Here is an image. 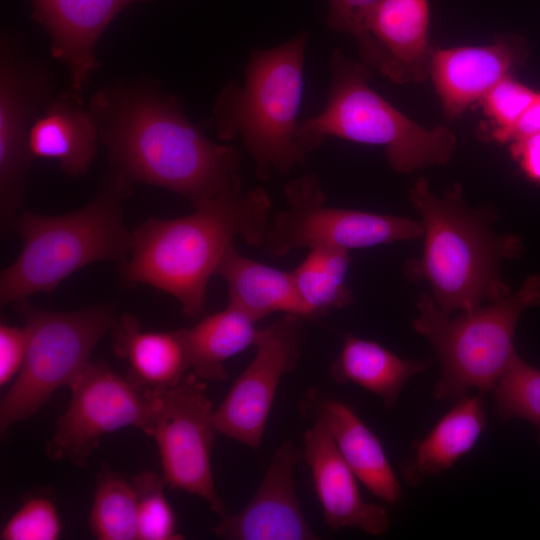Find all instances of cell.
Instances as JSON below:
<instances>
[{
    "label": "cell",
    "mask_w": 540,
    "mask_h": 540,
    "mask_svg": "<svg viewBox=\"0 0 540 540\" xmlns=\"http://www.w3.org/2000/svg\"><path fill=\"white\" fill-rule=\"evenodd\" d=\"M99 131L79 93L52 97L31 126L28 148L32 159L56 160L71 177L84 174L96 152Z\"/></svg>",
    "instance_id": "ffe728a7"
},
{
    "label": "cell",
    "mask_w": 540,
    "mask_h": 540,
    "mask_svg": "<svg viewBox=\"0 0 540 540\" xmlns=\"http://www.w3.org/2000/svg\"><path fill=\"white\" fill-rule=\"evenodd\" d=\"M244 311L227 305L190 328H180L190 371L202 380H224V363L250 345L259 329Z\"/></svg>",
    "instance_id": "d4e9b609"
},
{
    "label": "cell",
    "mask_w": 540,
    "mask_h": 540,
    "mask_svg": "<svg viewBox=\"0 0 540 540\" xmlns=\"http://www.w3.org/2000/svg\"><path fill=\"white\" fill-rule=\"evenodd\" d=\"M306 32L265 50H253L242 84L219 93L214 118L222 140L240 137L260 180L273 170L286 173L303 164L307 153L295 137L303 90Z\"/></svg>",
    "instance_id": "5b68a950"
},
{
    "label": "cell",
    "mask_w": 540,
    "mask_h": 540,
    "mask_svg": "<svg viewBox=\"0 0 540 540\" xmlns=\"http://www.w3.org/2000/svg\"><path fill=\"white\" fill-rule=\"evenodd\" d=\"M538 305V275L527 277L517 291L456 317L423 293L416 303L413 328L430 342L440 363L434 399L458 400L471 389L491 392L518 355L514 335L521 314Z\"/></svg>",
    "instance_id": "52a82bcc"
},
{
    "label": "cell",
    "mask_w": 540,
    "mask_h": 540,
    "mask_svg": "<svg viewBox=\"0 0 540 540\" xmlns=\"http://www.w3.org/2000/svg\"><path fill=\"white\" fill-rule=\"evenodd\" d=\"M537 91L508 76L499 81L482 99L492 123L491 137L507 143L511 131L535 98Z\"/></svg>",
    "instance_id": "f546056e"
},
{
    "label": "cell",
    "mask_w": 540,
    "mask_h": 540,
    "mask_svg": "<svg viewBox=\"0 0 540 540\" xmlns=\"http://www.w3.org/2000/svg\"><path fill=\"white\" fill-rule=\"evenodd\" d=\"M284 194L288 208L270 221L262 247L274 258L323 244L349 251L422 237L420 221L326 205L321 183L311 173L290 180Z\"/></svg>",
    "instance_id": "9c48e42d"
},
{
    "label": "cell",
    "mask_w": 540,
    "mask_h": 540,
    "mask_svg": "<svg viewBox=\"0 0 540 540\" xmlns=\"http://www.w3.org/2000/svg\"><path fill=\"white\" fill-rule=\"evenodd\" d=\"M43 64L28 58L9 35L0 50V208L1 222L12 224L32 160L28 137L32 124L53 97Z\"/></svg>",
    "instance_id": "4fadbf2b"
},
{
    "label": "cell",
    "mask_w": 540,
    "mask_h": 540,
    "mask_svg": "<svg viewBox=\"0 0 540 540\" xmlns=\"http://www.w3.org/2000/svg\"><path fill=\"white\" fill-rule=\"evenodd\" d=\"M540 132V91L510 133L507 144Z\"/></svg>",
    "instance_id": "e575fe53"
},
{
    "label": "cell",
    "mask_w": 540,
    "mask_h": 540,
    "mask_svg": "<svg viewBox=\"0 0 540 540\" xmlns=\"http://www.w3.org/2000/svg\"><path fill=\"white\" fill-rule=\"evenodd\" d=\"M409 199L421 217L424 246L421 257L409 261L405 271L428 283L444 312L468 313L510 293L499 266L521 253L518 236L495 233L487 213L470 208L458 185L439 197L421 176Z\"/></svg>",
    "instance_id": "3957f363"
},
{
    "label": "cell",
    "mask_w": 540,
    "mask_h": 540,
    "mask_svg": "<svg viewBox=\"0 0 540 540\" xmlns=\"http://www.w3.org/2000/svg\"><path fill=\"white\" fill-rule=\"evenodd\" d=\"M349 266L350 255L346 249L324 244L309 248L305 259L292 270L308 318L353 302V293L346 284Z\"/></svg>",
    "instance_id": "484cf974"
},
{
    "label": "cell",
    "mask_w": 540,
    "mask_h": 540,
    "mask_svg": "<svg viewBox=\"0 0 540 540\" xmlns=\"http://www.w3.org/2000/svg\"><path fill=\"white\" fill-rule=\"evenodd\" d=\"M152 0H30L32 18L48 33L51 53L67 69L71 90L80 93L99 66L95 46L127 6Z\"/></svg>",
    "instance_id": "ac0fdd59"
},
{
    "label": "cell",
    "mask_w": 540,
    "mask_h": 540,
    "mask_svg": "<svg viewBox=\"0 0 540 540\" xmlns=\"http://www.w3.org/2000/svg\"><path fill=\"white\" fill-rule=\"evenodd\" d=\"M16 307L28 333V350L1 401V431L34 415L60 387H69L118 318L110 305L60 312L35 309L27 301Z\"/></svg>",
    "instance_id": "ba28073f"
},
{
    "label": "cell",
    "mask_w": 540,
    "mask_h": 540,
    "mask_svg": "<svg viewBox=\"0 0 540 540\" xmlns=\"http://www.w3.org/2000/svg\"><path fill=\"white\" fill-rule=\"evenodd\" d=\"M379 0H328L326 24L336 32L355 37L358 47L366 40L369 15Z\"/></svg>",
    "instance_id": "1f68e13d"
},
{
    "label": "cell",
    "mask_w": 540,
    "mask_h": 540,
    "mask_svg": "<svg viewBox=\"0 0 540 540\" xmlns=\"http://www.w3.org/2000/svg\"><path fill=\"white\" fill-rule=\"evenodd\" d=\"M486 426L481 394L465 395L433 426L414 447L403 467V476L412 486L452 467L477 443Z\"/></svg>",
    "instance_id": "603a6c76"
},
{
    "label": "cell",
    "mask_w": 540,
    "mask_h": 540,
    "mask_svg": "<svg viewBox=\"0 0 540 540\" xmlns=\"http://www.w3.org/2000/svg\"><path fill=\"white\" fill-rule=\"evenodd\" d=\"M153 393L154 412L147 435L158 446L166 483L201 497L224 516L225 505L216 492L211 470L217 430L205 383L189 372L178 385Z\"/></svg>",
    "instance_id": "30bf717a"
},
{
    "label": "cell",
    "mask_w": 540,
    "mask_h": 540,
    "mask_svg": "<svg viewBox=\"0 0 540 540\" xmlns=\"http://www.w3.org/2000/svg\"><path fill=\"white\" fill-rule=\"evenodd\" d=\"M303 319L283 314L258 331L253 359L214 410L217 432L259 449L278 385L301 355Z\"/></svg>",
    "instance_id": "7c38bea8"
},
{
    "label": "cell",
    "mask_w": 540,
    "mask_h": 540,
    "mask_svg": "<svg viewBox=\"0 0 540 540\" xmlns=\"http://www.w3.org/2000/svg\"><path fill=\"white\" fill-rule=\"evenodd\" d=\"M327 102L321 112L298 122L295 137L306 152L326 137L382 146L392 169L412 173L443 165L456 147L454 133L444 125L425 129L381 97L369 85L371 68L334 50Z\"/></svg>",
    "instance_id": "8992f818"
},
{
    "label": "cell",
    "mask_w": 540,
    "mask_h": 540,
    "mask_svg": "<svg viewBox=\"0 0 540 540\" xmlns=\"http://www.w3.org/2000/svg\"><path fill=\"white\" fill-rule=\"evenodd\" d=\"M299 456L294 444L284 442L248 505L239 513L222 516L214 533L233 540L316 539L295 493L293 471Z\"/></svg>",
    "instance_id": "2e32d148"
},
{
    "label": "cell",
    "mask_w": 540,
    "mask_h": 540,
    "mask_svg": "<svg viewBox=\"0 0 540 540\" xmlns=\"http://www.w3.org/2000/svg\"><path fill=\"white\" fill-rule=\"evenodd\" d=\"M113 351L127 361V378L145 391L178 385L191 372L181 329L143 331L130 314L117 318L112 327Z\"/></svg>",
    "instance_id": "44dd1931"
},
{
    "label": "cell",
    "mask_w": 540,
    "mask_h": 540,
    "mask_svg": "<svg viewBox=\"0 0 540 540\" xmlns=\"http://www.w3.org/2000/svg\"><path fill=\"white\" fill-rule=\"evenodd\" d=\"M509 151L525 176L540 185V132L510 143Z\"/></svg>",
    "instance_id": "836d02e7"
},
{
    "label": "cell",
    "mask_w": 540,
    "mask_h": 540,
    "mask_svg": "<svg viewBox=\"0 0 540 540\" xmlns=\"http://www.w3.org/2000/svg\"><path fill=\"white\" fill-rule=\"evenodd\" d=\"M272 203L262 188L243 190L241 178L174 219H150L132 232V249L121 265L127 283H143L174 297L182 313L196 318L206 288L236 237L263 247Z\"/></svg>",
    "instance_id": "7a4b0ae2"
},
{
    "label": "cell",
    "mask_w": 540,
    "mask_h": 540,
    "mask_svg": "<svg viewBox=\"0 0 540 540\" xmlns=\"http://www.w3.org/2000/svg\"><path fill=\"white\" fill-rule=\"evenodd\" d=\"M303 455L331 530L355 528L379 536L389 528L385 507L365 501L357 477L340 454L324 423L315 419L304 433Z\"/></svg>",
    "instance_id": "e0dca14e"
},
{
    "label": "cell",
    "mask_w": 540,
    "mask_h": 540,
    "mask_svg": "<svg viewBox=\"0 0 540 540\" xmlns=\"http://www.w3.org/2000/svg\"><path fill=\"white\" fill-rule=\"evenodd\" d=\"M428 364L401 358L375 341L347 334L331 366V376L337 383H351L378 396L390 409L408 380Z\"/></svg>",
    "instance_id": "cb8c5ba5"
},
{
    "label": "cell",
    "mask_w": 540,
    "mask_h": 540,
    "mask_svg": "<svg viewBox=\"0 0 540 540\" xmlns=\"http://www.w3.org/2000/svg\"><path fill=\"white\" fill-rule=\"evenodd\" d=\"M130 181L114 171L84 207L61 215L22 213L12 225L22 248L0 275L1 305L19 304L33 294L50 292L79 269L100 261L121 265L132 249L121 201Z\"/></svg>",
    "instance_id": "277c9868"
},
{
    "label": "cell",
    "mask_w": 540,
    "mask_h": 540,
    "mask_svg": "<svg viewBox=\"0 0 540 540\" xmlns=\"http://www.w3.org/2000/svg\"><path fill=\"white\" fill-rule=\"evenodd\" d=\"M499 418L523 419L537 430L540 444V369L517 355L492 389Z\"/></svg>",
    "instance_id": "83f0119b"
},
{
    "label": "cell",
    "mask_w": 540,
    "mask_h": 540,
    "mask_svg": "<svg viewBox=\"0 0 540 540\" xmlns=\"http://www.w3.org/2000/svg\"><path fill=\"white\" fill-rule=\"evenodd\" d=\"M529 58V47L520 35L497 36L484 46H459L436 50L430 68L444 114L460 116Z\"/></svg>",
    "instance_id": "9a60e30c"
},
{
    "label": "cell",
    "mask_w": 540,
    "mask_h": 540,
    "mask_svg": "<svg viewBox=\"0 0 540 540\" xmlns=\"http://www.w3.org/2000/svg\"><path fill=\"white\" fill-rule=\"evenodd\" d=\"M71 398L47 445L54 460L84 465L101 436L133 426L148 434L154 393L122 378L104 363L90 362L69 386Z\"/></svg>",
    "instance_id": "8fae6325"
},
{
    "label": "cell",
    "mask_w": 540,
    "mask_h": 540,
    "mask_svg": "<svg viewBox=\"0 0 540 540\" xmlns=\"http://www.w3.org/2000/svg\"><path fill=\"white\" fill-rule=\"evenodd\" d=\"M137 494V539L179 540L175 513L165 497L164 477L152 471L138 474L132 481Z\"/></svg>",
    "instance_id": "f1b7e54d"
},
{
    "label": "cell",
    "mask_w": 540,
    "mask_h": 540,
    "mask_svg": "<svg viewBox=\"0 0 540 540\" xmlns=\"http://www.w3.org/2000/svg\"><path fill=\"white\" fill-rule=\"evenodd\" d=\"M428 0H379L371 11L361 61L397 84L430 76L435 49L428 38Z\"/></svg>",
    "instance_id": "5bb4252c"
},
{
    "label": "cell",
    "mask_w": 540,
    "mask_h": 540,
    "mask_svg": "<svg viewBox=\"0 0 540 540\" xmlns=\"http://www.w3.org/2000/svg\"><path fill=\"white\" fill-rule=\"evenodd\" d=\"M308 407L321 420L357 479L376 497L396 505L402 497L398 478L382 444L356 412L342 401L311 393Z\"/></svg>",
    "instance_id": "d6986e66"
},
{
    "label": "cell",
    "mask_w": 540,
    "mask_h": 540,
    "mask_svg": "<svg viewBox=\"0 0 540 540\" xmlns=\"http://www.w3.org/2000/svg\"><path fill=\"white\" fill-rule=\"evenodd\" d=\"M28 350L25 328L1 323L0 325V386L9 383L20 372Z\"/></svg>",
    "instance_id": "d6a6232c"
},
{
    "label": "cell",
    "mask_w": 540,
    "mask_h": 540,
    "mask_svg": "<svg viewBox=\"0 0 540 540\" xmlns=\"http://www.w3.org/2000/svg\"><path fill=\"white\" fill-rule=\"evenodd\" d=\"M216 275L227 284V305L244 311L257 322L275 312L308 319L292 271L252 260L239 253L234 243L222 257Z\"/></svg>",
    "instance_id": "7402d4cb"
},
{
    "label": "cell",
    "mask_w": 540,
    "mask_h": 540,
    "mask_svg": "<svg viewBox=\"0 0 540 540\" xmlns=\"http://www.w3.org/2000/svg\"><path fill=\"white\" fill-rule=\"evenodd\" d=\"M62 523L55 504L45 496L27 499L3 527L2 540H56Z\"/></svg>",
    "instance_id": "4dcf8cb0"
},
{
    "label": "cell",
    "mask_w": 540,
    "mask_h": 540,
    "mask_svg": "<svg viewBox=\"0 0 540 540\" xmlns=\"http://www.w3.org/2000/svg\"><path fill=\"white\" fill-rule=\"evenodd\" d=\"M90 528L99 540L137 539V494L117 473L101 474L95 491Z\"/></svg>",
    "instance_id": "4316f807"
},
{
    "label": "cell",
    "mask_w": 540,
    "mask_h": 540,
    "mask_svg": "<svg viewBox=\"0 0 540 540\" xmlns=\"http://www.w3.org/2000/svg\"><path fill=\"white\" fill-rule=\"evenodd\" d=\"M89 109L114 171L130 182L174 192L194 208L240 178L239 151L207 138L154 83L106 86Z\"/></svg>",
    "instance_id": "6da1fadb"
}]
</instances>
